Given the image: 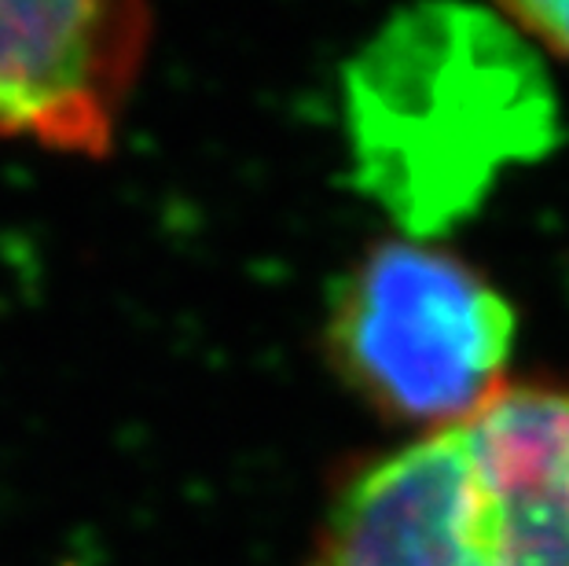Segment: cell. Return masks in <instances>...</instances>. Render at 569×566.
Returning a JSON list of instances; mask_svg holds the SVG:
<instances>
[{
	"label": "cell",
	"instance_id": "obj_1",
	"mask_svg": "<svg viewBox=\"0 0 569 566\" xmlns=\"http://www.w3.org/2000/svg\"><path fill=\"white\" fill-rule=\"evenodd\" d=\"M353 185L408 239L481 210L507 166L551 151L559 107L537 48L500 8L397 11L342 70Z\"/></svg>",
	"mask_w": 569,
	"mask_h": 566
},
{
	"label": "cell",
	"instance_id": "obj_2",
	"mask_svg": "<svg viewBox=\"0 0 569 566\" xmlns=\"http://www.w3.org/2000/svg\"><path fill=\"white\" fill-rule=\"evenodd\" d=\"M317 566H569V383H507L357 467Z\"/></svg>",
	"mask_w": 569,
	"mask_h": 566
},
{
	"label": "cell",
	"instance_id": "obj_3",
	"mask_svg": "<svg viewBox=\"0 0 569 566\" xmlns=\"http://www.w3.org/2000/svg\"><path fill=\"white\" fill-rule=\"evenodd\" d=\"M515 306L475 265L422 239L368 247L327 309V354L365 401L438 430L507 387Z\"/></svg>",
	"mask_w": 569,
	"mask_h": 566
},
{
	"label": "cell",
	"instance_id": "obj_4",
	"mask_svg": "<svg viewBox=\"0 0 569 566\" xmlns=\"http://www.w3.org/2000/svg\"><path fill=\"white\" fill-rule=\"evenodd\" d=\"M151 38L143 4H0V140L103 159Z\"/></svg>",
	"mask_w": 569,
	"mask_h": 566
},
{
	"label": "cell",
	"instance_id": "obj_5",
	"mask_svg": "<svg viewBox=\"0 0 569 566\" xmlns=\"http://www.w3.org/2000/svg\"><path fill=\"white\" fill-rule=\"evenodd\" d=\"M500 16L518 33H526L543 52L569 59V4L559 0H540V4H503Z\"/></svg>",
	"mask_w": 569,
	"mask_h": 566
}]
</instances>
